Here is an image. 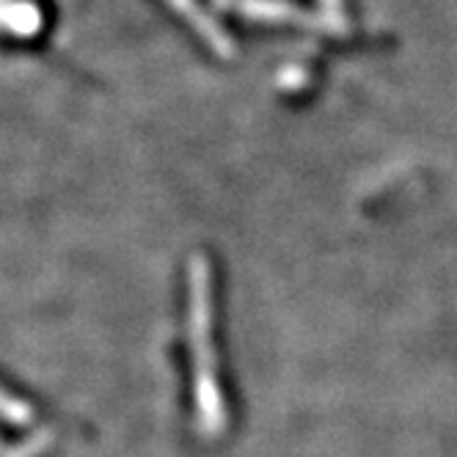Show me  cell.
Returning <instances> with one entry per match:
<instances>
[{
    "label": "cell",
    "mask_w": 457,
    "mask_h": 457,
    "mask_svg": "<svg viewBox=\"0 0 457 457\" xmlns=\"http://www.w3.org/2000/svg\"><path fill=\"white\" fill-rule=\"evenodd\" d=\"M171 4H174V6H177V9H179V12H182L185 17H187V20H193V22H195V28H199L202 34H204V37H207V39H210V42H212L215 47L226 50V47H223V34H220L218 28H212V25H210V22L204 20V14H202L199 9L193 6V0H171Z\"/></svg>",
    "instance_id": "1"
}]
</instances>
